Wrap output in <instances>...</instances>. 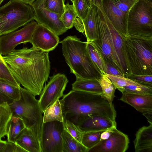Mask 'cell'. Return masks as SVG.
Segmentation results:
<instances>
[{"mask_svg": "<svg viewBox=\"0 0 152 152\" xmlns=\"http://www.w3.org/2000/svg\"><path fill=\"white\" fill-rule=\"evenodd\" d=\"M48 53L24 47L2 57L17 82L35 96L40 95L49 77Z\"/></svg>", "mask_w": 152, "mask_h": 152, "instance_id": "cell-1", "label": "cell"}, {"mask_svg": "<svg viewBox=\"0 0 152 152\" xmlns=\"http://www.w3.org/2000/svg\"><path fill=\"white\" fill-rule=\"evenodd\" d=\"M64 120L78 126L87 116L99 114L115 121L116 111L102 94L72 90L59 100Z\"/></svg>", "mask_w": 152, "mask_h": 152, "instance_id": "cell-2", "label": "cell"}, {"mask_svg": "<svg viewBox=\"0 0 152 152\" xmlns=\"http://www.w3.org/2000/svg\"><path fill=\"white\" fill-rule=\"evenodd\" d=\"M63 54L70 72L76 77L98 79L101 75L90 58L87 42L81 41L75 35L69 36L60 42Z\"/></svg>", "mask_w": 152, "mask_h": 152, "instance_id": "cell-3", "label": "cell"}, {"mask_svg": "<svg viewBox=\"0 0 152 152\" xmlns=\"http://www.w3.org/2000/svg\"><path fill=\"white\" fill-rule=\"evenodd\" d=\"M123 38L131 74L152 75V37L128 36Z\"/></svg>", "mask_w": 152, "mask_h": 152, "instance_id": "cell-4", "label": "cell"}, {"mask_svg": "<svg viewBox=\"0 0 152 152\" xmlns=\"http://www.w3.org/2000/svg\"><path fill=\"white\" fill-rule=\"evenodd\" d=\"M20 97L9 105L12 116L19 117L26 127L30 129L37 139H40L43 116L38 100L28 91L21 86Z\"/></svg>", "mask_w": 152, "mask_h": 152, "instance_id": "cell-5", "label": "cell"}, {"mask_svg": "<svg viewBox=\"0 0 152 152\" xmlns=\"http://www.w3.org/2000/svg\"><path fill=\"white\" fill-rule=\"evenodd\" d=\"M0 18L4 23L0 36L15 31L35 20L31 5L19 0H10L1 7Z\"/></svg>", "mask_w": 152, "mask_h": 152, "instance_id": "cell-6", "label": "cell"}, {"mask_svg": "<svg viewBox=\"0 0 152 152\" xmlns=\"http://www.w3.org/2000/svg\"><path fill=\"white\" fill-rule=\"evenodd\" d=\"M127 33V36L152 37V0H138L130 10Z\"/></svg>", "mask_w": 152, "mask_h": 152, "instance_id": "cell-7", "label": "cell"}, {"mask_svg": "<svg viewBox=\"0 0 152 152\" xmlns=\"http://www.w3.org/2000/svg\"><path fill=\"white\" fill-rule=\"evenodd\" d=\"M63 122H43L40 140L41 152H62Z\"/></svg>", "mask_w": 152, "mask_h": 152, "instance_id": "cell-8", "label": "cell"}, {"mask_svg": "<svg viewBox=\"0 0 152 152\" xmlns=\"http://www.w3.org/2000/svg\"><path fill=\"white\" fill-rule=\"evenodd\" d=\"M68 82V79L64 74L58 73L50 77L49 81L43 88L38 100L43 113L48 107L63 96Z\"/></svg>", "mask_w": 152, "mask_h": 152, "instance_id": "cell-9", "label": "cell"}, {"mask_svg": "<svg viewBox=\"0 0 152 152\" xmlns=\"http://www.w3.org/2000/svg\"><path fill=\"white\" fill-rule=\"evenodd\" d=\"M32 20L21 29L0 36V53L7 55L21 44L31 43L34 32L37 24Z\"/></svg>", "mask_w": 152, "mask_h": 152, "instance_id": "cell-10", "label": "cell"}, {"mask_svg": "<svg viewBox=\"0 0 152 152\" xmlns=\"http://www.w3.org/2000/svg\"><path fill=\"white\" fill-rule=\"evenodd\" d=\"M45 0H35L30 5L33 10L35 20L38 24L47 28L58 36L67 30L60 20L58 14L48 10Z\"/></svg>", "mask_w": 152, "mask_h": 152, "instance_id": "cell-11", "label": "cell"}, {"mask_svg": "<svg viewBox=\"0 0 152 152\" xmlns=\"http://www.w3.org/2000/svg\"><path fill=\"white\" fill-rule=\"evenodd\" d=\"M129 142L127 135L114 128L107 139L99 141L88 152H125L128 148Z\"/></svg>", "mask_w": 152, "mask_h": 152, "instance_id": "cell-12", "label": "cell"}, {"mask_svg": "<svg viewBox=\"0 0 152 152\" xmlns=\"http://www.w3.org/2000/svg\"><path fill=\"white\" fill-rule=\"evenodd\" d=\"M59 39L58 36L51 31L37 24L30 43L33 47L49 52L56 48L59 43Z\"/></svg>", "mask_w": 152, "mask_h": 152, "instance_id": "cell-13", "label": "cell"}, {"mask_svg": "<svg viewBox=\"0 0 152 152\" xmlns=\"http://www.w3.org/2000/svg\"><path fill=\"white\" fill-rule=\"evenodd\" d=\"M105 20L111 35V42L115 53L117 57L124 77H127L131 74L127 61L123 38L115 29L105 12Z\"/></svg>", "mask_w": 152, "mask_h": 152, "instance_id": "cell-14", "label": "cell"}, {"mask_svg": "<svg viewBox=\"0 0 152 152\" xmlns=\"http://www.w3.org/2000/svg\"><path fill=\"white\" fill-rule=\"evenodd\" d=\"M102 3L105 12L115 28L123 37H126L128 14L121 11L113 0H102Z\"/></svg>", "mask_w": 152, "mask_h": 152, "instance_id": "cell-15", "label": "cell"}, {"mask_svg": "<svg viewBox=\"0 0 152 152\" xmlns=\"http://www.w3.org/2000/svg\"><path fill=\"white\" fill-rule=\"evenodd\" d=\"M115 121L99 114L89 115L85 117L78 125L83 132L105 130L117 128Z\"/></svg>", "mask_w": 152, "mask_h": 152, "instance_id": "cell-16", "label": "cell"}, {"mask_svg": "<svg viewBox=\"0 0 152 152\" xmlns=\"http://www.w3.org/2000/svg\"><path fill=\"white\" fill-rule=\"evenodd\" d=\"M119 100L142 113L152 110V95L123 93Z\"/></svg>", "mask_w": 152, "mask_h": 152, "instance_id": "cell-17", "label": "cell"}, {"mask_svg": "<svg viewBox=\"0 0 152 152\" xmlns=\"http://www.w3.org/2000/svg\"><path fill=\"white\" fill-rule=\"evenodd\" d=\"M133 142L136 152H152V125L140 128Z\"/></svg>", "mask_w": 152, "mask_h": 152, "instance_id": "cell-18", "label": "cell"}, {"mask_svg": "<svg viewBox=\"0 0 152 152\" xmlns=\"http://www.w3.org/2000/svg\"><path fill=\"white\" fill-rule=\"evenodd\" d=\"M15 143L26 152H41L39 141L33 132L26 127L18 135Z\"/></svg>", "mask_w": 152, "mask_h": 152, "instance_id": "cell-19", "label": "cell"}, {"mask_svg": "<svg viewBox=\"0 0 152 152\" xmlns=\"http://www.w3.org/2000/svg\"><path fill=\"white\" fill-rule=\"evenodd\" d=\"M82 21L87 42L96 40L98 37L97 21L95 6L91 1L87 14Z\"/></svg>", "mask_w": 152, "mask_h": 152, "instance_id": "cell-20", "label": "cell"}, {"mask_svg": "<svg viewBox=\"0 0 152 152\" xmlns=\"http://www.w3.org/2000/svg\"><path fill=\"white\" fill-rule=\"evenodd\" d=\"M72 90L102 94V90L97 79H85L76 77L72 84Z\"/></svg>", "mask_w": 152, "mask_h": 152, "instance_id": "cell-21", "label": "cell"}, {"mask_svg": "<svg viewBox=\"0 0 152 152\" xmlns=\"http://www.w3.org/2000/svg\"><path fill=\"white\" fill-rule=\"evenodd\" d=\"M62 152H88V149L64 129L62 134Z\"/></svg>", "mask_w": 152, "mask_h": 152, "instance_id": "cell-22", "label": "cell"}, {"mask_svg": "<svg viewBox=\"0 0 152 152\" xmlns=\"http://www.w3.org/2000/svg\"><path fill=\"white\" fill-rule=\"evenodd\" d=\"M87 46L88 53L93 64L100 74L104 75L105 62L102 54L93 42H87Z\"/></svg>", "mask_w": 152, "mask_h": 152, "instance_id": "cell-23", "label": "cell"}, {"mask_svg": "<svg viewBox=\"0 0 152 152\" xmlns=\"http://www.w3.org/2000/svg\"><path fill=\"white\" fill-rule=\"evenodd\" d=\"M26 127L23 120L21 118L17 117L12 116L8 125L6 135L7 141L15 143L17 137Z\"/></svg>", "mask_w": 152, "mask_h": 152, "instance_id": "cell-24", "label": "cell"}, {"mask_svg": "<svg viewBox=\"0 0 152 152\" xmlns=\"http://www.w3.org/2000/svg\"><path fill=\"white\" fill-rule=\"evenodd\" d=\"M44 113L43 122L56 121L63 122L64 119L59 99L48 107Z\"/></svg>", "mask_w": 152, "mask_h": 152, "instance_id": "cell-25", "label": "cell"}, {"mask_svg": "<svg viewBox=\"0 0 152 152\" xmlns=\"http://www.w3.org/2000/svg\"><path fill=\"white\" fill-rule=\"evenodd\" d=\"M102 90V95L108 101L111 106L114 105L112 102L116 89L110 80L105 75H102L97 79Z\"/></svg>", "mask_w": 152, "mask_h": 152, "instance_id": "cell-26", "label": "cell"}, {"mask_svg": "<svg viewBox=\"0 0 152 152\" xmlns=\"http://www.w3.org/2000/svg\"><path fill=\"white\" fill-rule=\"evenodd\" d=\"M12 116L9 105L0 104V139L6 136L8 125Z\"/></svg>", "mask_w": 152, "mask_h": 152, "instance_id": "cell-27", "label": "cell"}, {"mask_svg": "<svg viewBox=\"0 0 152 152\" xmlns=\"http://www.w3.org/2000/svg\"><path fill=\"white\" fill-rule=\"evenodd\" d=\"M77 15L73 4H70L68 2L65 4L64 13L59 19L67 30L72 28Z\"/></svg>", "mask_w": 152, "mask_h": 152, "instance_id": "cell-28", "label": "cell"}, {"mask_svg": "<svg viewBox=\"0 0 152 152\" xmlns=\"http://www.w3.org/2000/svg\"><path fill=\"white\" fill-rule=\"evenodd\" d=\"M20 87L14 86L0 80V91L13 101L17 100L20 99Z\"/></svg>", "mask_w": 152, "mask_h": 152, "instance_id": "cell-29", "label": "cell"}, {"mask_svg": "<svg viewBox=\"0 0 152 152\" xmlns=\"http://www.w3.org/2000/svg\"><path fill=\"white\" fill-rule=\"evenodd\" d=\"M104 131L83 132L81 143L88 150L95 145L100 141L101 134Z\"/></svg>", "mask_w": 152, "mask_h": 152, "instance_id": "cell-30", "label": "cell"}, {"mask_svg": "<svg viewBox=\"0 0 152 152\" xmlns=\"http://www.w3.org/2000/svg\"><path fill=\"white\" fill-rule=\"evenodd\" d=\"M0 80L18 87L20 84L17 82L9 69L8 66L3 60L0 53Z\"/></svg>", "mask_w": 152, "mask_h": 152, "instance_id": "cell-31", "label": "cell"}, {"mask_svg": "<svg viewBox=\"0 0 152 152\" xmlns=\"http://www.w3.org/2000/svg\"><path fill=\"white\" fill-rule=\"evenodd\" d=\"M77 16L82 21L86 17L91 4L90 0H72Z\"/></svg>", "mask_w": 152, "mask_h": 152, "instance_id": "cell-32", "label": "cell"}, {"mask_svg": "<svg viewBox=\"0 0 152 152\" xmlns=\"http://www.w3.org/2000/svg\"><path fill=\"white\" fill-rule=\"evenodd\" d=\"M118 90L122 93H129L152 95V87L141 84L129 85Z\"/></svg>", "mask_w": 152, "mask_h": 152, "instance_id": "cell-33", "label": "cell"}, {"mask_svg": "<svg viewBox=\"0 0 152 152\" xmlns=\"http://www.w3.org/2000/svg\"><path fill=\"white\" fill-rule=\"evenodd\" d=\"M65 0H45V8L48 10L56 13L60 17L64 13Z\"/></svg>", "mask_w": 152, "mask_h": 152, "instance_id": "cell-34", "label": "cell"}, {"mask_svg": "<svg viewBox=\"0 0 152 152\" xmlns=\"http://www.w3.org/2000/svg\"><path fill=\"white\" fill-rule=\"evenodd\" d=\"M111 81L116 89H118L124 86L131 85H137L140 83L122 76H115L104 73Z\"/></svg>", "mask_w": 152, "mask_h": 152, "instance_id": "cell-35", "label": "cell"}, {"mask_svg": "<svg viewBox=\"0 0 152 152\" xmlns=\"http://www.w3.org/2000/svg\"><path fill=\"white\" fill-rule=\"evenodd\" d=\"M63 122L64 129L77 141L81 143L83 132L78 126L67 120H64Z\"/></svg>", "mask_w": 152, "mask_h": 152, "instance_id": "cell-36", "label": "cell"}, {"mask_svg": "<svg viewBox=\"0 0 152 152\" xmlns=\"http://www.w3.org/2000/svg\"><path fill=\"white\" fill-rule=\"evenodd\" d=\"M138 0H113L115 5L123 12L128 14L132 7Z\"/></svg>", "mask_w": 152, "mask_h": 152, "instance_id": "cell-37", "label": "cell"}, {"mask_svg": "<svg viewBox=\"0 0 152 152\" xmlns=\"http://www.w3.org/2000/svg\"><path fill=\"white\" fill-rule=\"evenodd\" d=\"M127 78L142 85L152 87V75H136L131 74Z\"/></svg>", "mask_w": 152, "mask_h": 152, "instance_id": "cell-38", "label": "cell"}, {"mask_svg": "<svg viewBox=\"0 0 152 152\" xmlns=\"http://www.w3.org/2000/svg\"><path fill=\"white\" fill-rule=\"evenodd\" d=\"M1 152H26L15 143L7 142Z\"/></svg>", "mask_w": 152, "mask_h": 152, "instance_id": "cell-39", "label": "cell"}, {"mask_svg": "<svg viewBox=\"0 0 152 152\" xmlns=\"http://www.w3.org/2000/svg\"><path fill=\"white\" fill-rule=\"evenodd\" d=\"M105 65L104 73L111 75L124 76L122 73L117 69L110 64L105 63Z\"/></svg>", "mask_w": 152, "mask_h": 152, "instance_id": "cell-40", "label": "cell"}, {"mask_svg": "<svg viewBox=\"0 0 152 152\" xmlns=\"http://www.w3.org/2000/svg\"><path fill=\"white\" fill-rule=\"evenodd\" d=\"M74 26L79 32L83 33L84 32V28L82 20L79 18H76L74 23Z\"/></svg>", "mask_w": 152, "mask_h": 152, "instance_id": "cell-41", "label": "cell"}, {"mask_svg": "<svg viewBox=\"0 0 152 152\" xmlns=\"http://www.w3.org/2000/svg\"><path fill=\"white\" fill-rule=\"evenodd\" d=\"M114 128H113L105 130L103 131L101 134L100 141H102L107 139L111 135L113 130Z\"/></svg>", "mask_w": 152, "mask_h": 152, "instance_id": "cell-42", "label": "cell"}, {"mask_svg": "<svg viewBox=\"0 0 152 152\" xmlns=\"http://www.w3.org/2000/svg\"><path fill=\"white\" fill-rule=\"evenodd\" d=\"M13 100L10 99L0 91V104L7 103L9 105L12 104Z\"/></svg>", "mask_w": 152, "mask_h": 152, "instance_id": "cell-43", "label": "cell"}, {"mask_svg": "<svg viewBox=\"0 0 152 152\" xmlns=\"http://www.w3.org/2000/svg\"><path fill=\"white\" fill-rule=\"evenodd\" d=\"M147 119L150 124L152 125V110H151L142 113Z\"/></svg>", "mask_w": 152, "mask_h": 152, "instance_id": "cell-44", "label": "cell"}, {"mask_svg": "<svg viewBox=\"0 0 152 152\" xmlns=\"http://www.w3.org/2000/svg\"><path fill=\"white\" fill-rule=\"evenodd\" d=\"M7 141L0 139V152H1Z\"/></svg>", "mask_w": 152, "mask_h": 152, "instance_id": "cell-45", "label": "cell"}, {"mask_svg": "<svg viewBox=\"0 0 152 152\" xmlns=\"http://www.w3.org/2000/svg\"><path fill=\"white\" fill-rule=\"evenodd\" d=\"M26 4L31 5L35 0H19Z\"/></svg>", "mask_w": 152, "mask_h": 152, "instance_id": "cell-46", "label": "cell"}, {"mask_svg": "<svg viewBox=\"0 0 152 152\" xmlns=\"http://www.w3.org/2000/svg\"><path fill=\"white\" fill-rule=\"evenodd\" d=\"M4 25V23L1 18H0V34L1 32L2 28Z\"/></svg>", "mask_w": 152, "mask_h": 152, "instance_id": "cell-47", "label": "cell"}, {"mask_svg": "<svg viewBox=\"0 0 152 152\" xmlns=\"http://www.w3.org/2000/svg\"><path fill=\"white\" fill-rule=\"evenodd\" d=\"M3 1H4V0H0V5H1V4L2 3V2Z\"/></svg>", "mask_w": 152, "mask_h": 152, "instance_id": "cell-48", "label": "cell"}, {"mask_svg": "<svg viewBox=\"0 0 152 152\" xmlns=\"http://www.w3.org/2000/svg\"><path fill=\"white\" fill-rule=\"evenodd\" d=\"M71 1H72V0H70Z\"/></svg>", "mask_w": 152, "mask_h": 152, "instance_id": "cell-49", "label": "cell"}]
</instances>
